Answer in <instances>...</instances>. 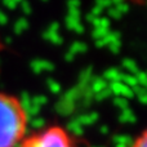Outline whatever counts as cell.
Returning a JSON list of instances; mask_svg holds the SVG:
<instances>
[{
    "label": "cell",
    "instance_id": "6da1fadb",
    "mask_svg": "<svg viewBox=\"0 0 147 147\" xmlns=\"http://www.w3.org/2000/svg\"><path fill=\"white\" fill-rule=\"evenodd\" d=\"M28 114L22 101L0 92V147H18L27 136Z\"/></svg>",
    "mask_w": 147,
    "mask_h": 147
},
{
    "label": "cell",
    "instance_id": "7a4b0ae2",
    "mask_svg": "<svg viewBox=\"0 0 147 147\" xmlns=\"http://www.w3.org/2000/svg\"><path fill=\"white\" fill-rule=\"evenodd\" d=\"M18 147H76L72 136L61 125H49L25 137Z\"/></svg>",
    "mask_w": 147,
    "mask_h": 147
},
{
    "label": "cell",
    "instance_id": "3957f363",
    "mask_svg": "<svg viewBox=\"0 0 147 147\" xmlns=\"http://www.w3.org/2000/svg\"><path fill=\"white\" fill-rule=\"evenodd\" d=\"M130 147H147V128L134 138Z\"/></svg>",
    "mask_w": 147,
    "mask_h": 147
}]
</instances>
